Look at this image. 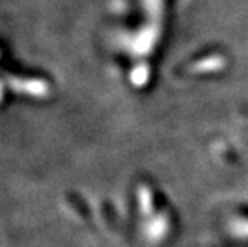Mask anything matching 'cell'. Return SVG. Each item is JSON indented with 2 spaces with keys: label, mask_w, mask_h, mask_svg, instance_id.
Wrapping results in <instances>:
<instances>
[{
  "label": "cell",
  "mask_w": 248,
  "mask_h": 247,
  "mask_svg": "<svg viewBox=\"0 0 248 247\" xmlns=\"http://www.w3.org/2000/svg\"><path fill=\"white\" fill-rule=\"evenodd\" d=\"M162 3L163 0H144V8L147 15V24L136 35V49L138 50H152L160 33V19H162Z\"/></svg>",
  "instance_id": "1"
}]
</instances>
